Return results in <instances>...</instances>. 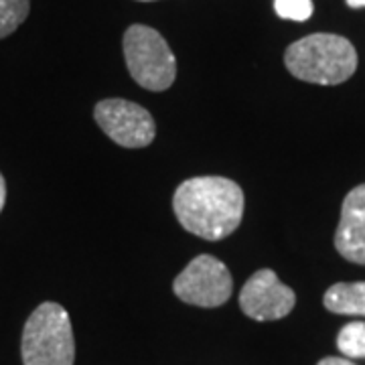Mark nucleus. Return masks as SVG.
<instances>
[{
  "label": "nucleus",
  "mask_w": 365,
  "mask_h": 365,
  "mask_svg": "<svg viewBox=\"0 0 365 365\" xmlns=\"http://www.w3.org/2000/svg\"><path fill=\"white\" fill-rule=\"evenodd\" d=\"M173 209L189 234L217 242L232 235L244 217V191L225 177H195L179 185Z\"/></svg>",
  "instance_id": "nucleus-1"
},
{
  "label": "nucleus",
  "mask_w": 365,
  "mask_h": 365,
  "mask_svg": "<svg viewBox=\"0 0 365 365\" xmlns=\"http://www.w3.org/2000/svg\"><path fill=\"white\" fill-rule=\"evenodd\" d=\"M284 66L297 79L339 86L357 69V51L353 43L333 33H314L292 43L284 53Z\"/></svg>",
  "instance_id": "nucleus-2"
},
{
  "label": "nucleus",
  "mask_w": 365,
  "mask_h": 365,
  "mask_svg": "<svg viewBox=\"0 0 365 365\" xmlns=\"http://www.w3.org/2000/svg\"><path fill=\"white\" fill-rule=\"evenodd\" d=\"M23 365H73L71 319L57 302H43L26 319L21 339Z\"/></svg>",
  "instance_id": "nucleus-3"
},
{
  "label": "nucleus",
  "mask_w": 365,
  "mask_h": 365,
  "mask_svg": "<svg viewBox=\"0 0 365 365\" xmlns=\"http://www.w3.org/2000/svg\"><path fill=\"white\" fill-rule=\"evenodd\" d=\"M124 57L132 79L144 90L165 91L175 83V55L165 37L153 26H128L124 35Z\"/></svg>",
  "instance_id": "nucleus-4"
},
{
  "label": "nucleus",
  "mask_w": 365,
  "mask_h": 365,
  "mask_svg": "<svg viewBox=\"0 0 365 365\" xmlns=\"http://www.w3.org/2000/svg\"><path fill=\"white\" fill-rule=\"evenodd\" d=\"M175 294L193 307L215 309L227 302L234 290V280L222 260L201 254L187 264L173 284Z\"/></svg>",
  "instance_id": "nucleus-5"
},
{
  "label": "nucleus",
  "mask_w": 365,
  "mask_h": 365,
  "mask_svg": "<svg viewBox=\"0 0 365 365\" xmlns=\"http://www.w3.org/2000/svg\"><path fill=\"white\" fill-rule=\"evenodd\" d=\"M93 116L106 136L124 148H144L157 136L150 112L128 100H102L96 104Z\"/></svg>",
  "instance_id": "nucleus-6"
},
{
  "label": "nucleus",
  "mask_w": 365,
  "mask_h": 365,
  "mask_svg": "<svg viewBox=\"0 0 365 365\" xmlns=\"http://www.w3.org/2000/svg\"><path fill=\"white\" fill-rule=\"evenodd\" d=\"M297 304L294 290L278 280L270 268L258 270L248 278L240 292V307L254 321L284 319Z\"/></svg>",
  "instance_id": "nucleus-7"
},
{
  "label": "nucleus",
  "mask_w": 365,
  "mask_h": 365,
  "mask_svg": "<svg viewBox=\"0 0 365 365\" xmlns=\"http://www.w3.org/2000/svg\"><path fill=\"white\" fill-rule=\"evenodd\" d=\"M335 248L345 260L365 266V185L351 189L343 201Z\"/></svg>",
  "instance_id": "nucleus-8"
},
{
  "label": "nucleus",
  "mask_w": 365,
  "mask_h": 365,
  "mask_svg": "<svg viewBox=\"0 0 365 365\" xmlns=\"http://www.w3.org/2000/svg\"><path fill=\"white\" fill-rule=\"evenodd\" d=\"M323 302L331 313L365 317V282H337L327 290Z\"/></svg>",
  "instance_id": "nucleus-9"
},
{
  "label": "nucleus",
  "mask_w": 365,
  "mask_h": 365,
  "mask_svg": "<svg viewBox=\"0 0 365 365\" xmlns=\"http://www.w3.org/2000/svg\"><path fill=\"white\" fill-rule=\"evenodd\" d=\"M31 11V0H0V39L13 35Z\"/></svg>",
  "instance_id": "nucleus-10"
},
{
  "label": "nucleus",
  "mask_w": 365,
  "mask_h": 365,
  "mask_svg": "<svg viewBox=\"0 0 365 365\" xmlns=\"http://www.w3.org/2000/svg\"><path fill=\"white\" fill-rule=\"evenodd\" d=\"M337 347L343 355L359 359L365 357V323L364 321H353L347 323L337 335Z\"/></svg>",
  "instance_id": "nucleus-11"
},
{
  "label": "nucleus",
  "mask_w": 365,
  "mask_h": 365,
  "mask_svg": "<svg viewBox=\"0 0 365 365\" xmlns=\"http://www.w3.org/2000/svg\"><path fill=\"white\" fill-rule=\"evenodd\" d=\"M274 11L284 21L304 23L313 16V0H274Z\"/></svg>",
  "instance_id": "nucleus-12"
},
{
  "label": "nucleus",
  "mask_w": 365,
  "mask_h": 365,
  "mask_svg": "<svg viewBox=\"0 0 365 365\" xmlns=\"http://www.w3.org/2000/svg\"><path fill=\"white\" fill-rule=\"evenodd\" d=\"M317 365H355L351 359H345V357H325L321 359Z\"/></svg>",
  "instance_id": "nucleus-13"
},
{
  "label": "nucleus",
  "mask_w": 365,
  "mask_h": 365,
  "mask_svg": "<svg viewBox=\"0 0 365 365\" xmlns=\"http://www.w3.org/2000/svg\"><path fill=\"white\" fill-rule=\"evenodd\" d=\"M4 201H6V182H4V177L0 175V211L4 209Z\"/></svg>",
  "instance_id": "nucleus-14"
},
{
  "label": "nucleus",
  "mask_w": 365,
  "mask_h": 365,
  "mask_svg": "<svg viewBox=\"0 0 365 365\" xmlns=\"http://www.w3.org/2000/svg\"><path fill=\"white\" fill-rule=\"evenodd\" d=\"M351 9H365V0H347Z\"/></svg>",
  "instance_id": "nucleus-15"
},
{
  "label": "nucleus",
  "mask_w": 365,
  "mask_h": 365,
  "mask_svg": "<svg viewBox=\"0 0 365 365\" xmlns=\"http://www.w3.org/2000/svg\"><path fill=\"white\" fill-rule=\"evenodd\" d=\"M140 2H153V0H140Z\"/></svg>",
  "instance_id": "nucleus-16"
}]
</instances>
